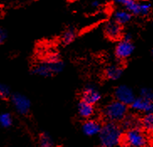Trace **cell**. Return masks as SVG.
Wrapping results in <instances>:
<instances>
[{"instance_id":"cell-1","label":"cell","mask_w":153,"mask_h":147,"mask_svg":"<svg viewBox=\"0 0 153 147\" xmlns=\"http://www.w3.org/2000/svg\"><path fill=\"white\" fill-rule=\"evenodd\" d=\"M99 142L102 147H117L122 143L121 128L114 122L104 124L99 132Z\"/></svg>"},{"instance_id":"cell-2","label":"cell","mask_w":153,"mask_h":147,"mask_svg":"<svg viewBox=\"0 0 153 147\" xmlns=\"http://www.w3.org/2000/svg\"><path fill=\"white\" fill-rule=\"evenodd\" d=\"M63 63L56 55L50 56L45 62L41 63L34 68V73L41 76H50L62 71Z\"/></svg>"},{"instance_id":"cell-3","label":"cell","mask_w":153,"mask_h":147,"mask_svg":"<svg viewBox=\"0 0 153 147\" xmlns=\"http://www.w3.org/2000/svg\"><path fill=\"white\" fill-rule=\"evenodd\" d=\"M104 115L109 122L123 121L127 115V105L117 100L109 102L104 108Z\"/></svg>"},{"instance_id":"cell-4","label":"cell","mask_w":153,"mask_h":147,"mask_svg":"<svg viewBox=\"0 0 153 147\" xmlns=\"http://www.w3.org/2000/svg\"><path fill=\"white\" fill-rule=\"evenodd\" d=\"M122 142L130 147H146L148 140L140 128H133L128 129L126 134H123Z\"/></svg>"},{"instance_id":"cell-5","label":"cell","mask_w":153,"mask_h":147,"mask_svg":"<svg viewBox=\"0 0 153 147\" xmlns=\"http://www.w3.org/2000/svg\"><path fill=\"white\" fill-rule=\"evenodd\" d=\"M115 98L117 101L126 105H131L135 100V94L131 88L126 85H120L115 89Z\"/></svg>"},{"instance_id":"cell-6","label":"cell","mask_w":153,"mask_h":147,"mask_svg":"<svg viewBox=\"0 0 153 147\" xmlns=\"http://www.w3.org/2000/svg\"><path fill=\"white\" fill-rule=\"evenodd\" d=\"M134 51V45L130 40H123L120 41L115 48V55L119 59H126L131 56Z\"/></svg>"},{"instance_id":"cell-7","label":"cell","mask_w":153,"mask_h":147,"mask_svg":"<svg viewBox=\"0 0 153 147\" xmlns=\"http://www.w3.org/2000/svg\"><path fill=\"white\" fill-rule=\"evenodd\" d=\"M12 101L14 103L16 110L22 114H27L30 108V102L25 96L21 94H15L12 98Z\"/></svg>"},{"instance_id":"cell-8","label":"cell","mask_w":153,"mask_h":147,"mask_svg":"<svg viewBox=\"0 0 153 147\" xmlns=\"http://www.w3.org/2000/svg\"><path fill=\"white\" fill-rule=\"evenodd\" d=\"M131 108L138 112H142L145 114L153 113V102L147 100L146 98H135V100L131 104Z\"/></svg>"},{"instance_id":"cell-9","label":"cell","mask_w":153,"mask_h":147,"mask_svg":"<svg viewBox=\"0 0 153 147\" xmlns=\"http://www.w3.org/2000/svg\"><path fill=\"white\" fill-rule=\"evenodd\" d=\"M104 33L108 38L112 40H117L122 34L121 25L114 20L108 21L104 26Z\"/></svg>"},{"instance_id":"cell-10","label":"cell","mask_w":153,"mask_h":147,"mask_svg":"<svg viewBox=\"0 0 153 147\" xmlns=\"http://www.w3.org/2000/svg\"><path fill=\"white\" fill-rule=\"evenodd\" d=\"M101 99V94L94 86H88L82 94V100L91 104H95Z\"/></svg>"},{"instance_id":"cell-11","label":"cell","mask_w":153,"mask_h":147,"mask_svg":"<svg viewBox=\"0 0 153 147\" xmlns=\"http://www.w3.org/2000/svg\"><path fill=\"white\" fill-rule=\"evenodd\" d=\"M101 128L102 126L98 121L89 120L86 121L82 125V131L88 136H94L99 134Z\"/></svg>"},{"instance_id":"cell-12","label":"cell","mask_w":153,"mask_h":147,"mask_svg":"<svg viewBox=\"0 0 153 147\" xmlns=\"http://www.w3.org/2000/svg\"><path fill=\"white\" fill-rule=\"evenodd\" d=\"M78 113L82 118H85V119L90 118L94 113V105L91 103H88L84 100H82L78 104Z\"/></svg>"},{"instance_id":"cell-13","label":"cell","mask_w":153,"mask_h":147,"mask_svg":"<svg viewBox=\"0 0 153 147\" xmlns=\"http://www.w3.org/2000/svg\"><path fill=\"white\" fill-rule=\"evenodd\" d=\"M122 75L121 67H119L117 65H111L106 68L105 70V76L108 77V79L111 80H117Z\"/></svg>"},{"instance_id":"cell-14","label":"cell","mask_w":153,"mask_h":147,"mask_svg":"<svg viewBox=\"0 0 153 147\" xmlns=\"http://www.w3.org/2000/svg\"><path fill=\"white\" fill-rule=\"evenodd\" d=\"M131 19V13L127 10H118L114 13V20L120 25L128 23Z\"/></svg>"},{"instance_id":"cell-15","label":"cell","mask_w":153,"mask_h":147,"mask_svg":"<svg viewBox=\"0 0 153 147\" xmlns=\"http://www.w3.org/2000/svg\"><path fill=\"white\" fill-rule=\"evenodd\" d=\"M140 127L147 131V132H153V113L146 114V115L140 120Z\"/></svg>"},{"instance_id":"cell-16","label":"cell","mask_w":153,"mask_h":147,"mask_svg":"<svg viewBox=\"0 0 153 147\" xmlns=\"http://www.w3.org/2000/svg\"><path fill=\"white\" fill-rule=\"evenodd\" d=\"M124 5L128 12L133 14H140V4L135 0H126Z\"/></svg>"},{"instance_id":"cell-17","label":"cell","mask_w":153,"mask_h":147,"mask_svg":"<svg viewBox=\"0 0 153 147\" xmlns=\"http://www.w3.org/2000/svg\"><path fill=\"white\" fill-rule=\"evenodd\" d=\"M76 37V31L74 29L72 28H69L66 31L63 33L62 37V41L63 44L65 45H68L70 43H72V41L74 40Z\"/></svg>"},{"instance_id":"cell-18","label":"cell","mask_w":153,"mask_h":147,"mask_svg":"<svg viewBox=\"0 0 153 147\" xmlns=\"http://www.w3.org/2000/svg\"><path fill=\"white\" fill-rule=\"evenodd\" d=\"M123 126L127 129H133V128H140V121L135 120L132 117H126V119L123 120Z\"/></svg>"},{"instance_id":"cell-19","label":"cell","mask_w":153,"mask_h":147,"mask_svg":"<svg viewBox=\"0 0 153 147\" xmlns=\"http://www.w3.org/2000/svg\"><path fill=\"white\" fill-rule=\"evenodd\" d=\"M40 145L41 147H53L54 146V143L51 137L49 134L44 133L41 134V138H40Z\"/></svg>"},{"instance_id":"cell-20","label":"cell","mask_w":153,"mask_h":147,"mask_svg":"<svg viewBox=\"0 0 153 147\" xmlns=\"http://www.w3.org/2000/svg\"><path fill=\"white\" fill-rule=\"evenodd\" d=\"M12 124V117L9 113H4L0 114V125L2 127H9Z\"/></svg>"},{"instance_id":"cell-21","label":"cell","mask_w":153,"mask_h":147,"mask_svg":"<svg viewBox=\"0 0 153 147\" xmlns=\"http://www.w3.org/2000/svg\"><path fill=\"white\" fill-rule=\"evenodd\" d=\"M140 97L153 102V92L148 88H142L140 91Z\"/></svg>"},{"instance_id":"cell-22","label":"cell","mask_w":153,"mask_h":147,"mask_svg":"<svg viewBox=\"0 0 153 147\" xmlns=\"http://www.w3.org/2000/svg\"><path fill=\"white\" fill-rule=\"evenodd\" d=\"M151 9V5L147 3H143V4H140V14L141 15H146L149 13Z\"/></svg>"},{"instance_id":"cell-23","label":"cell","mask_w":153,"mask_h":147,"mask_svg":"<svg viewBox=\"0 0 153 147\" xmlns=\"http://www.w3.org/2000/svg\"><path fill=\"white\" fill-rule=\"evenodd\" d=\"M9 95V89L4 84H0V97L7 98Z\"/></svg>"},{"instance_id":"cell-24","label":"cell","mask_w":153,"mask_h":147,"mask_svg":"<svg viewBox=\"0 0 153 147\" xmlns=\"http://www.w3.org/2000/svg\"><path fill=\"white\" fill-rule=\"evenodd\" d=\"M5 39H6V33L3 29L0 28V44H2Z\"/></svg>"},{"instance_id":"cell-25","label":"cell","mask_w":153,"mask_h":147,"mask_svg":"<svg viewBox=\"0 0 153 147\" xmlns=\"http://www.w3.org/2000/svg\"><path fill=\"white\" fill-rule=\"evenodd\" d=\"M91 5H92L93 8H99V6H100V2H99V0H94L91 3Z\"/></svg>"},{"instance_id":"cell-26","label":"cell","mask_w":153,"mask_h":147,"mask_svg":"<svg viewBox=\"0 0 153 147\" xmlns=\"http://www.w3.org/2000/svg\"><path fill=\"white\" fill-rule=\"evenodd\" d=\"M114 2H115V3H117V4H124L125 3H126V0H112Z\"/></svg>"},{"instance_id":"cell-27","label":"cell","mask_w":153,"mask_h":147,"mask_svg":"<svg viewBox=\"0 0 153 147\" xmlns=\"http://www.w3.org/2000/svg\"><path fill=\"white\" fill-rule=\"evenodd\" d=\"M152 55H153V50H152Z\"/></svg>"}]
</instances>
